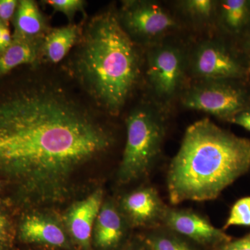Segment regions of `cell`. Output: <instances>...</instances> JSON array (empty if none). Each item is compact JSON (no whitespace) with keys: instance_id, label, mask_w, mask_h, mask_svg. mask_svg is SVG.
Here are the masks:
<instances>
[{"instance_id":"5","label":"cell","mask_w":250,"mask_h":250,"mask_svg":"<svg viewBox=\"0 0 250 250\" xmlns=\"http://www.w3.org/2000/svg\"><path fill=\"white\" fill-rule=\"evenodd\" d=\"M246 81L198 80L185 90L182 103L188 109L230 122L238 113L250 109V90Z\"/></svg>"},{"instance_id":"24","label":"cell","mask_w":250,"mask_h":250,"mask_svg":"<svg viewBox=\"0 0 250 250\" xmlns=\"http://www.w3.org/2000/svg\"><path fill=\"white\" fill-rule=\"evenodd\" d=\"M230 123L241 126L250 132V109L238 113Z\"/></svg>"},{"instance_id":"22","label":"cell","mask_w":250,"mask_h":250,"mask_svg":"<svg viewBox=\"0 0 250 250\" xmlns=\"http://www.w3.org/2000/svg\"><path fill=\"white\" fill-rule=\"evenodd\" d=\"M17 7V1L0 0V21L3 22L9 21L14 16Z\"/></svg>"},{"instance_id":"28","label":"cell","mask_w":250,"mask_h":250,"mask_svg":"<svg viewBox=\"0 0 250 250\" xmlns=\"http://www.w3.org/2000/svg\"><path fill=\"white\" fill-rule=\"evenodd\" d=\"M4 22H1V21H0V40H1V31H2V29L3 27H4Z\"/></svg>"},{"instance_id":"25","label":"cell","mask_w":250,"mask_h":250,"mask_svg":"<svg viewBox=\"0 0 250 250\" xmlns=\"http://www.w3.org/2000/svg\"><path fill=\"white\" fill-rule=\"evenodd\" d=\"M241 53L249 67L250 71V29L241 38Z\"/></svg>"},{"instance_id":"9","label":"cell","mask_w":250,"mask_h":250,"mask_svg":"<svg viewBox=\"0 0 250 250\" xmlns=\"http://www.w3.org/2000/svg\"><path fill=\"white\" fill-rule=\"evenodd\" d=\"M163 221L174 232L201 244L231 241L223 230L215 228L202 215L190 210L166 208Z\"/></svg>"},{"instance_id":"6","label":"cell","mask_w":250,"mask_h":250,"mask_svg":"<svg viewBox=\"0 0 250 250\" xmlns=\"http://www.w3.org/2000/svg\"><path fill=\"white\" fill-rule=\"evenodd\" d=\"M186 64L183 51L173 44H156L148 52V83L161 105L170 104L182 89Z\"/></svg>"},{"instance_id":"20","label":"cell","mask_w":250,"mask_h":250,"mask_svg":"<svg viewBox=\"0 0 250 250\" xmlns=\"http://www.w3.org/2000/svg\"><path fill=\"white\" fill-rule=\"evenodd\" d=\"M231 226L250 227V197L240 199L233 205L224 229Z\"/></svg>"},{"instance_id":"4","label":"cell","mask_w":250,"mask_h":250,"mask_svg":"<svg viewBox=\"0 0 250 250\" xmlns=\"http://www.w3.org/2000/svg\"><path fill=\"white\" fill-rule=\"evenodd\" d=\"M165 126L160 112L148 106L135 108L126 118V141L118 181L129 184L149 173L161 152Z\"/></svg>"},{"instance_id":"19","label":"cell","mask_w":250,"mask_h":250,"mask_svg":"<svg viewBox=\"0 0 250 250\" xmlns=\"http://www.w3.org/2000/svg\"><path fill=\"white\" fill-rule=\"evenodd\" d=\"M146 243L150 250H193L182 240L164 233L149 235Z\"/></svg>"},{"instance_id":"12","label":"cell","mask_w":250,"mask_h":250,"mask_svg":"<svg viewBox=\"0 0 250 250\" xmlns=\"http://www.w3.org/2000/svg\"><path fill=\"white\" fill-rule=\"evenodd\" d=\"M22 241L55 248H68L70 242L62 227L53 219L41 214L28 215L21 224Z\"/></svg>"},{"instance_id":"18","label":"cell","mask_w":250,"mask_h":250,"mask_svg":"<svg viewBox=\"0 0 250 250\" xmlns=\"http://www.w3.org/2000/svg\"><path fill=\"white\" fill-rule=\"evenodd\" d=\"M178 4L181 11L194 22L206 23L216 16L218 1L213 0H185Z\"/></svg>"},{"instance_id":"1","label":"cell","mask_w":250,"mask_h":250,"mask_svg":"<svg viewBox=\"0 0 250 250\" xmlns=\"http://www.w3.org/2000/svg\"><path fill=\"white\" fill-rule=\"evenodd\" d=\"M112 143L88 111L54 87L37 85L0 102V172L39 205L65 198L77 170Z\"/></svg>"},{"instance_id":"27","label":"cell","mask_w":250,"mask_h":250,"mask_svg":"<svg viewBox=\"0 0 250 250\" xmlns=\"http://www.w3.org/2000/svg\"><path fill=\"white\" fill-rule=\"evenodd\" d=\"M9 223L6 217L0 213V239H3L7 232Z\"/></svg>"},{"instance_id":"7","label":"cell","mask_w":250,"mask_h":250,"mask_svg":"<svg viewBox=\"0 0 250 250\" xmlns=\"http://www.w3.org/2000/svg\"><path fill=\"white\" fill-rule=\"evenodd\" d=\"M190 70L197 80H248L249 67L241 52L218 41H205L190 57Z\"/></svg>"},{"instance_id":"10","label":"cell","mask_w":250,"mask_h":250,"mask_svg":"<svg viewBox=\"0 0 250 250\" xmlns=\"http://www.w3.org/2000/svg\"><path fill=\"white\" fill-rule=\"evenodd\" d=\"M103 191L98 189L83 200L74 204L66 214L67 229L73 241L83 250L91 248L92 233L103 207Z\"/></svg>"},{"instance_id":"13","label":"cell","mask_w":250,"mask_h":250,"mask_svg":"<svg viewBox=\"0 0 250 250\" xmlns=\"http://www.w3.org/2000/svg\"><path fill=\"white\" fill-rule=\"evenodd\" d=\"M94 240L100 249L116 248L125 233L124 221L118 209L111 203L103 205L93 229Z\"/></svg>"},{"instance_id":"17","label":"cell","mask_w":250,"mask_h":250,"mask_svg":"<svg viewBox=\"0 0 250 250\" xmlns=\"http://www.w3.org/2000/svg\"><path fill=\"white\" fill-rule=\"evenodd\" d=\"M37 52L31 41L16 39L4 52L0 54V75L7 73L22 64L36 60Z\"/></svg>"},{"instance_id":"23","label":"cell","mask_w":250,"mask_h":250,"mask_svg":"<svg viewBox=\"0 0 250 250\" xmlns=\"http://www.w3.org/2000/svg\"><path fill=\"white\" fill-rule=\"evenodd\" d=\"M218 250H250V233L239 239L224 243Z\"/></svg>"},{"instance_id":"14","label":"cell","mask_w":250,"mask_h":250,"mask_svg":"<svg viewBox=\"0 0 250 250\" xmlns=\"http://www.w3.org/2000/svg\"><path fill=\"white\" fill-rule=\"evenodd\" d=\"M216 16L224 32L241 39L250 29V0L219 1Z\"/></svg>"},{"instance_id":"8","label":"cell","mask_w":250,"mask_h":250,"mask_svg":"<svg viewBox=\"0 0 250 250\" xmlns=\"http://www.w3.org/2000/svg\"><path fill=\"white\" fill-rule=\"evenodd\" d=\"M118 18L132 39L144 42L159 40L177 27L175 19L165 8L149 1H126Z\"/></svg>"},{"instance_id":"29","label":"cell","mask_w":250,"mask_h":250,"mask_svg":"<svg viewBox=\"0 0 250 250\" xmlns=\"http://www.w3.org/2000/svg\"><path fill=\"white\" fill-rule=\"evenodd\" d=\"M0 250H2V249H1V248H0Z\"/></svg>"},{"instance_id":"2","label":"cell","mask_w":250,"mask_h":250,"mask_svg":"<svg viewBox=\"0 0 250 250\" xmlns=\"http://www.w3.org/2000/svg\"><path fill=\"white\" fill-rule=\"evenodd\" d=\"M250 169V140L222 129L208 118L190 125L167 172L173 205L216 199Z\"/></svg>"},{"instance_id":"15","label":"cell","mask_w":250,"mask_h":250,"mask_svg":"<svg viewBox=\"0 0 250 250\" xmlns=\"http://www.w3.org/2000/svg\"><path fill=\"white\" fill-rule=\"evenodd\" d=\"M16 14V39L32 41L42 34L45 27L43 17L37 5L31 0H22Z\"/></svg>"},{"instance_id":"26","label":"cell","mask_w":250,"mask_h":250,"mask_svg":"<svg viewBox=\"0 0 250 250\" xmlns=\"http://www.w3.org/2000/svg\"><path fill=\"white\" fill-rule=\"evenodd\" d=\"M12 41V38H11L9 28L4 24L2 31H1V40H0V54L4 52L5 49L11 45Z\"/></svg>"},{"instance_id":"21","label":"cell","mask_w":250,"mask_h":250,"mask_svg":"<svg viewBox=\"0 0 250 250\" xmlns=\"http://www.w3.org/2000/svg\"><path fill=\"white\" fill-rule=\"evenodd\" d=\"M46 2L54 11L65 14L70 21L76 13L83 11L84 5V1L82 0H49Z\"/></svg>"},{"instance_id":"11","label":"cell","mask_w":250,"mask_h":250,"mask_svg":"<svg viewBox=\"0 0 250 250\" xmlns=\"http://www.w3.org/2000/svg\"><path fill=\"white\" fill-rule=\"evenodd\" d=\"M121 208L134 226H149L163 220L166 210L159 194L152 187L137 189L123 197Z\"/></svg>"},{"instance_id":"16","label":"cell","mask_w":250,"mask_h":250,"mask_svg":"<svg viewBox=\"0 0 250 250\" xmlns=\"http://www.w3.org/2000/svg\"><path fill=\"white\" fill-rule=\"evenodd\" d=\"M78 33V27L75 25L50 31L44 42V52L47 59L54 63L61 62L76 42Z\"/></svg>"},{"instance_id":"3","label":"cell","mask_w":250,"mask_h":250,"mask_svg":"<svg viewBox=\"0 0 250 250\" xmlns=\"http://www.w3.org/2000/svg\"><path fill=\"white\" fill-rule=\"evenodd\" d=\"M141 57L132 38L113 13L90 22L75 61L88 93L111 114L123 108L141 75Z\"/></svg>"}]
</instances>
